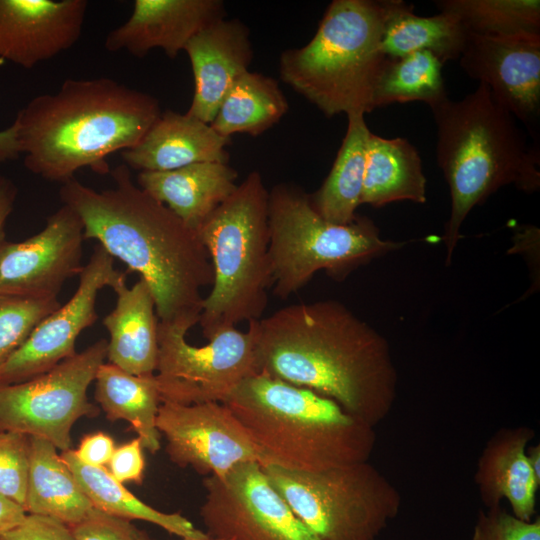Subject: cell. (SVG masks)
Wrapping results in <instances>:
<instances>
[{
    "label": "cell",
    "instance_id": "6da1fadb",
    "mask_svg": "<svg viewBox=\"0 0 540 540\" xmlns=\"http://www.w3.org/2000/svg\"><path fill=\"white\" fill-rule=\"evenodd\" d=\"M248 324L257 374L330 398L371 427L391 412L398 375L390 346L341 302L292 304Z\"/></svg>",
    "mask_w": 540,
    "mask_h": 540
},
{
    "label": "cell",
    "instance_id": "7a4b0ae2",
    "mask_svg": "<svg viewBox=\"0 0 540 540\" xmlns=\"http://www.w3.org/2000/svg\"><path fill=\"white\" fill-rule=\"evenodd\" d=\"M114 185L96 191L75 178L59 195L81 219L84 238L137 272L152 292L158 320L188 330L200 319L213 267L198 231L132 181L130 168L111 171Z\"/></svg>",
    "mask_w": 540,
    "mask_h": 540
},
{
    "label": "cell",
    "instance_id": "3957f363",
    "mask_svg": "<svg viewBox=\"0 0 540 540\" xmlns=\"http://www.w3.org/2000/svg\"><path fill=\"white\" fill-rule=\"evenodd\" d=\"M161 112L154 96L114 79H67L32 98L12 123L25 168L64 184L83 167L109 172L106 158L134 147Z\"/></svg>",
    "mask_w": 540,
    "mask_h": 540
},
{
    "label": "cell",
    "instance_id": "277c9868",
    "mask_svg": "<svg viewBox=\"0 0 540 540\" xmlns=\"http://www.w3.org/2000/svg\"><path fill=\"white\" fill-rule=\"evenodd\" d=\"M437 126V162L449 186L451 212L443 240L446 265L469 212L500 188H540L539 148L527 149L514 116L479 83L461 100L430 108Z\"/></svg>",
    "mask_w": 540,
    "mask_h": 540
},
{
    "label": "cell",
    "instance_id": "5b68a950",
    "mask_svg": "<svg viewBox=\"0 0 540 540\" xmlns=\"http://www.w3.org/2000/svg\"><path fill=\"white\" fill-rule=\"evenodd\" d=\"M222 403L257 447L263 465L321 471L368 461L376 444L374 427L334 400L267 375L247 377Z\"/></svg>",
    "mask_w": 540,
    "mask_h": 540
},
{
    "label": "cell",
    "instance_id": "8992f818",
    "mask_svg": "<svg viewBox=\"0 0 540 540\" xmlns=\"http://www.w3.org/2000/svg\"><path fill=\"white\" fill-rule=\"evenodd\" d=\"M397 0H334L313 38L283 51V82L326 117L369 113L387 57L381 42Z\"/></svg>",
    "mask_w": 540,
    "mask_h": 540
},
{
    "label": "cell",
    "instance_id": "52a82bcc",
    "mask_svg": "<svg viewBox=\"0 0 540 540\" xmlns=\"http://www.w3.org/2000/svg\"><path fill=\"white\" fill-rule=\"evenodd\" d=\"M268 199L261 174L252 171L197 230L214 276L198 322L207 340L262 318L273 286Z\"/></svg>",
    "mask_w": 540,
    "mask_h": 540
},
{
    "label": "cell",
    "instance_id": "ba28073f",
    "mask_svg": "<svg viewBox=\"0 0 540 540\" xmlns=\"http://www.w3.org/2000/svg\"><path fill=\"white\" fill-rule=\"evenodd\" d=\"M268 227L272 287L282 299L299 291L318 271L343 279L404 244L382 239L367 217L357 216L349 224L325 220L312 206L310 195L289 183L269 191Z\"/></svg>",
    "mask_w": 540,
    "mask_h": 540
},
{
    "label": "cell",
    "instance_id": "9c48e42d",
    "mask_svg": "<svg viewBox=\"0 0 540 540\" xmlns=\"http://www.w3.org/2000/svg\"><path fill=\"white\" fill-rule=\"evenodd\" d=\"M262 469L320 540H376L401 508L398 489L368 461L321 471Z\"/></svg>",
    "mask_w": 540,
    "mask_h": 540
},
{
    "label": "cell",
    "instance_id": "30bf717a",
    "mask_svg": "<svg viewBox=\"0 0 540 540\" xmlns=\"http://www.w3.org/2000/svg\"><path fill=\"white\" fill-rule=\"evenodd\" d=\"M107 342L99 339L27 381L0 384V430L40 437L69 450L74 423L99 412L87 390L106 359Z\"/></svg>",
    "mask_w": 540,
    "mask_h": 540
},
{
    "label": "cell",
    "instance_id": "8fae6325",
    "mask_svg": "<svg viewBox=\"0 0 540 540\" xmlns=\"http://www.w3.org/2000/svg\"><path fill=\"white\" fill-rule=\"evenodd\" d=\"M185 327L158 322L155 377L162 402H223L244 379L257 374L254 330L229 328L204 346L186 341Z\"/></svg>",
    "mask_w": 540,
    "mask_h": 540
},
{
    "label": "cell",
    "instance_id": "7c38bea8",
    "mask_svg": "<svg viewBox=\"0 0 540 540\" xmlns=\"http://www.w3.org/2000/svg\"><path fill=\"white\" fill-rule=\"evenodd\" d=\"M200 516L210 538L320 540L269 482L262 465L245 462L223 476H206Z\"/></svg>",
    "mask_w": 540,
    "mask_h": 540
},
{
    "label": "cell",
    "instance_id": "4fadbf2b",
    "mask_svg": "<svg viewBox=\"0 0 540 540\" xmlns=\"http://www.w3.org/2000/svg\"><path fill=\"white\" fill-rule=\"evenodd\" d=\"M126 284V273L114 267V258L96 245L79 274L72 297L44 318L28 339L0 366V384H14L37 377L74 356L80 333L97 318L96 299L104 287Z\"/></svg>",
    "mask_w": 540,
    "mask_h": 540
},
{
    "label": "cell",
    "instance_id": "5bb4252c",
    "mask_svg": "<svg viewBox=\"0 0 540 540\" xmlns=\"http://www.w3.org/2000/svg\"><path fill=\"white\" fill-rule=\"evenodd\" d=\"M156 427L166 440L169 459L179 467H191L206 476H223L241 463L263 465L257 447L221 402H162Z\"/></svg>",
    "mask_w": 540,
    "mask_h": 540
},
{
    "label": "cell",
    "instance_id": "9a60e30c",
    "mask_svg": "<svg viewBox=\"0 0 540 540\" xmlns=\"http://www.w3.org/2000/svg\"><path fill=\"white\" fill-rule=\"evenodd\" d=\"M84 238L80 217L62 205L45 227L21 242L0 243V294L57 298L63 284L79 275Z\"/></svg>",
    "mask_w": 540,
    "mask_h": 540
},
{
    "label": "cell",
    "instance_id": "2e32d148",
    "mask_svg": "<svg viewBox=\"0 0 540 540\" xmlns=\"http://www.w3.org/2000/svg\"><path fill=\"white\" fill-rule=\"evenodd\" d=\"M466 74L535 133L540 116V34L469 33L459 58Z\"/></svg>",
    "mask_w": 540,
    "mask_h": 540
},
{
    "label": "cell",
    "instance_id": "e0dca14e",
    "mask_svg": "<svg viewBox=\"0 0 540 540\" xmlns=\"http://www.w3.org/2000/svg\"><path fill=\"white\" fill-rule=\"evenodd\" d=\"M86 0H0V60L32 69L73 47Z\"/></svg>",
    "mask_w": 540,
    "mask_h": 540
},
{
    "label": "cell",
    "instance_id": "ac0fdd59",
    "mask_svg": "<svg viewBox=\"0 0 540 540\" xmlns=\"http://www.w3.org/2000/svg\"><path fill=\"white\" fill-rule=\"evenodd\" d=\"M225 17L221 0H135L130 17L107 34L104 46L138 58L159 48L175 59L198 32Z\"/></svg>",
    "mask_w": 540,
    "mask_h": 540
},
{
    "label": "cell",
    "instance_id": "d6986e66",
    "mask_svg": "<svg viewBox=\"0 0 540 540\" xmlns=\"http://www.w3.org/2000/svg\"><path fill=\"white\" fill-rule=\"evenodd\" d=\"M194 78L187 114L210 124L253 59L248 27L239 19L221 18L198 32L186 45Z\"/></svg>",
    "mask_w": 540,
    "mask_h": 540
},
{
    "label": "cell",
    "instance_id": "ffe728a7",
    "mask_svg": "<svg viewBox=\"0 0 540 540\" xmlns=\"http://www.w3.org/2000/svg\"><path fill=\"white\" fill-rule=\"evenodd\" d=\"M229 144L230 139L218 134L210 124L187 113L166 110L121 156L130 169L160 172L199 162L228 163Z\"/></svg>",
    "mask_w": 540,
    "mask_h": 540
},
{
    "label": "cell",
    "instance_id": "44dd1931",
    "mask_svg": "<svg viewBox=\"0 0 540 540\" xmlns=\"http://www.w3.org/2000/svg\"><path fill=\"white\" fill-rule=\"evenodd\" d=\"M534 436L533 429L518 426L500 429L487 441L474 476L486 508L501 505L505 499L516 518L533 520L540 482L532 472L526 451Z\"/></svg>",
    "mask_w": 540,
    "mask_h": 540
},
{
    "label": "cell",
    "instance_id": "7402d4cb",
    "mask_svg": "<svg viewBox=\"0 0 540 540\" xmlns=\"http://www.w3.org/2000/svg\"><path fill=\"white\" fill-rule=\"evenodd\" d=\"M237 171L221 162H199L169 171H143L137 185L198 230L236 189Z\"/></svg>",
    "mask_w": 540,
    "mask_h": 540
},
{
    "label": "cell",
    "instance_id": "603a6c76",
    "mask_svg": "<svg viewBox=\"0 0 540 540\" xmlns=\"http://www.w3.org/2000/svg\"><path fill=\"white\" fill-rule=\"evenodd\" d=\"M114 309L103 319L110 339L109 363L133 375H153L158 358V317L146 281L140 278L131 288H116Z\"/></svg>",
    "mask_w": 540,
    "mask_h": 540
},
{
    "label": "cell",
    "instance_id": "cb8c5ba5",
    "mask_svg": "<svg viewBox=\"0 0 540 540\" xmlns=\"http://www.w3.org/2000/svg\"><path fill=\"white\" fill-rule=\"evenodd\" d=\"M426 182L420 155L409 141L370 132L361 205L379 208L403 200L423 204Z\"/></svg>",
    "mask_w": 540,
    "mask_h": 540
},
{
    "label": "cell",
    "instance_id": "d4e9b609",
    "mask_svg": "<svg viewBox=\"0 0 540 540\" xmlns=\"http://www.w3.org/2000/svg\"><path fill=\"white\" fill-rule=\"evenodd\" d=\"M29 437L25 511L54 518L68 526L76 524L93 507L90 500L57 448L43 438Z\"/></svg>",
    "mask_w": 540,
    "mask_h": 540
},
{
    "label": "cell",
    "instance_id": "484cf974",
    "mask_svg": "<svg viewBox=\"0 0 540 540\" xmlns=\"http://www.w3.org/2000/svg\"><path fill=\"white\" fill-rule=\"evenodd\" d=\"M94 381L95 399L107 419L127 421L143 448L156 453L161 446V434L156 427L161 395L155 374L133 375L111 363H103Z\"/></svg>",
    "mask_w": 540,
    "mask_h": 540
},
{
    "label": "cell",
    "instance_id": "4316f807",
    "mask_svg": "<svg viewBox=\"0 0 540 540\" xmlns=\"http://www.w3.org/2000/svg\"><path fill=\"white\" fill-rule=\"evenodd\" d=\"M363 113L347 115L348 126L333 166L320 186L310 195L314 209L325 220L349 224L356 218L363 190L366 149L370 130Z\"/></svg>",
    "mask_w": 540,
    "mask_h": 540
},
{
    "label": "cell",
    "instance_id": "83f0119b",
    "mask_svg": "<svg viewBox=\"0 0 540 540\" xmlns=\"http://www.w3.org/2000/svg\"><path fill=\"white\" fill-rule=\"evenodd\" d=\"M414 6L397 0L389 15L381 48L387 58H401L418 51H430L443 64L459 60L469 32L460 19L448 11L429 17L418 16Z\"/></svg>",
    "mask_w": 540,
    "mask_h": 540
},
{
    "label": "cell",
    "instance_id": "f1b7e54d",
    "mask_svg": "<svg viewBox=\"0 0 540 540\" xmlns=\"http://www.w3.org/2000/svg\"><path fill=\"white\" fill-rule=\"evenodd\" d=\"M61 457L93 507L128 520L150 522L182 539L201 540L209 537L180 513H165L138 499L105 467L83 464L75 457L72 449L62 451Z\"/></svg>",
    "mask_w": 540,
    "mask_h": 540
},
{
    "label": "cell",
    "instance_id": "f546056e",
    "mask_svg": "<svg viewBox=\"0 0 540 540\" xmlns=\"http://www.w3.org/2000/svg\"><path fill=\"white\" fill-rule=\"evenodd\" d=\"M288 101L278 82L267 75L247 71L231 87L210 123L221 136H258L287 113Z\"/></svg>",
    "mask_w": 540,
    "mask_h": 540
},
{
    "label": "cell",
    "instance_id": "4dcf8cb0",
    "mask_svg": "<svg viewBox=\"0 0 540 540\" xmlns=\"http://www.w3.org/2000/svg\"><path fill=\"white\" fill-rule=\"evenodd\" d=\"M442 67L443 63L426 50L387 58L375 87L374 108L411 101L431 108L442 102L448 98Z\"/></svg>",
    "mask_w": 540,
    "mask_h": 540
},
{
    "label": "cell",
    "instance_id": "1f68e13d",
    "mask_svg": "<svg viewBox=\"0 0 540 540\" xmlns=\"http://www.w3.org/2000/svg\"><path fill=\"white\" fill-rule=\"evenodd\" d=\"M435 3L440 11L455 14L469 33L540 34L539 0H439Z\"/></svg>",
    "mask_w": 540,
    "mask_h": 540
},
{
    "label": "cell",
    "instance_id": "d6a6232c",
    "mask_svg": "<svg viewBox=\"0 0 540 540\" xmlns=\"http://www.w3.org/2000/svg\"><path fill=\"white\" fill-rule=\"evenodd\" d=\"M60 305L58 298L36 299L0 294V366Z\"/></svg>",
    "mask_w": 540,
    "mask_h": 540
},
{
    "label": "cell",
    "instance_id": "836d02e7",
    "mask_svg": "<svg viewBox=\"0 0 540 540\" xmlns=\"http://www.w3.org/2000/svg\"><path fill=\"white\" fill-rule=\"evenodd\" d=\"M30 468V437L0 430V494L25 509Z\"/></svg>",
    "mask_w": 540,
    "mask_h": 540
},
{
    "label": "cell",
    "instance_id": "e575fe53",
    "mask_svg": "<svg viewBox=\"0 0 540 540\" xmlns=\"http://www.w3.org/2000/svg\"><path fill=\"white\" fill-rule=\"evenodd\" d=\"M472 540H540V519L520 520L501 505L480 510Z\"/></svg>",
    "mask_w": 540,
    "mask_h": 540
},
{
    "label": "cell",
    "instance_id": "d590c367",
    "mask_svg": "<svg viewBox=\"0 0 540 540\" xmlns=\"http://www.w3.org/2000/svg\"><path fill=\"white\" fill-rule=\"evenodd\" d=\"M69 527L76 540H154L130 520L95 507Z\"/></svg>",
    "mask_w": 540,
    "mask_h": 540
},
{
    "label": "cell",
    "instance_id": "8d00e7d4",
    "mask_svg": "<svg viewBox=\"0 0 540 540\" xmlns=\"http://www.w3.org/2000/svg\"><path fill=\"white\" fill-rule=\"evenodd\" d=\"M0 540H76L70 527L54 518L27 514L14 528L0 534Z\"/></svg>",
    "mask_w": 540,
    "mask_h": 540
},
{
    "label": "cell",
    "instance_id": "74e56055",
    "mask_svg": "<svg viewBox=\"0 0 540 540\" xmlns=\"http://www.w3.org/2000/svg\"><path fill=\"white\" fill-rule=\"evenodd\" d=\"M107 465V470L117 481L141 484L144 477L145 459L140 439L136 437L116 447Z\"/></svg>",
    "mask_w": 540,
    "mask_h": 540
},
{
    "label": "cell",
    "instance_id": "f35d334b",
    "mask_svg": "<svg viewBox=\"0 0 540 540\" xmlns=\"http://www.w3.org/2000/svg\"><path fill=\"white\" fill-rule=\"evenodd\" d=\"M115 448L112 437L103 432H96L84 436L73 453L83 464L104 467L109 463Z\"/></svg>",
    "mask_w": 540,
    "mask_h": 540
},
{
    "label": "cell",
    "instance_id": "ab89813d",
    "mask_svg": "<svg viewBox=\"0 0 540 540\" xmlns=\"http://www.w3.org/2000/svg\"><path fill=\"white\" fill-rule=\"evenodd\" d=\"M17 192L14 182L0 174V243L5 240V226L13 211Z\"/></svg>",
    "mask_w": 540,
    "mask_h": 540
},
{
    "label": "cell",
    "instance_id": "60d3db41",
    "mask_svg": "<svg viewBox=\"0 0 540 540\" xmlns=\"http://www.w3.org/2000/svg\"><path fill=\"white\" fill-rule=\"evenodd\" d=\"M26 515L21 505L0 494V534L19 525Z\"/></svg>",
    "mask_w": 540,
    "mask_h": 540
},
{
    "label": "cell",
    "instance_id": "b9f144b4",
    "mask_svg": "<svg viewBox=\"0 0 540 540\" xmlns=\"http://www.w3.org/2000/svg\"><path fill=\"white\" fill-rule=\"evenodd\" d=\"M20 148L15 125L0 130V163L20 157Z\"/></svg>",
    "mask_w": 540,
    "mask_h": 540
},
{
    "label": "cell",
    "instance_id": "7bdbcfd3",
    "mask_svg": "<svg viewBox=\"0 0 540 540\" xmlns=\"http://www.w3.org/2000/svg\"><path fill=\"white\" fill-rule=\"evenodd\" d=\"M527 458L529 465L532 469V472L537 479L538 482H540V446L539 444L527 447Z\"/></svg>",
    "mask_w": 540,
    "mask_h": 540
},
{
    "label": "cell",
    "instance_id": "ee69618b",
    "mask_svg": "<svg viewBox=\"0 0 540 540\" xmlns=\"http://www.w3.org/2000/svg\"><path fill=\"white\" fill-rule=\"evenodd\" d=\"M183 540H186V539H183ZM201 540H223V539H216V538H210V537H208V538H206V539H201Z\"/></svg>",
    "mask_w": 540,
    "mask_h": 540
}]
</instances>
